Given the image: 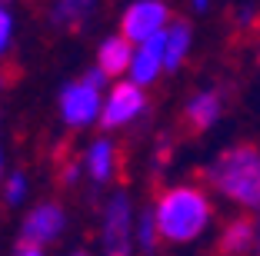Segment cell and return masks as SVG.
Masks as SVG:
<instances>
[{
  "label": "cell",
  "mask_w": 260,
  "mask_h": 256,
  "mask_svg": "<svg viewBox=\"0 0 260 256\" xmlns=\"http://www.w3.org/2000/svg\"><path fill=\"white\" fill-rule=\"evenodd\" d=\"M190 44H193L190 23L174 20L167 30H164V63H167V70H177L180 63L187 60V53H190Z\"/></svg>",
  "instance_id": "cell-13"
},
{
  "label": "cell",
  "mask_w": 260,
  "mask_h": 256,
  "mask_svg": "<svg viewBox=\"0 0 260 256\" xmlns=\"http://www.w3.org/2000/svg\"><path fill=\"white\" fill-rule=\"evenodd\" d=\"M14 30H17L14 14H10L7 4H0V60H4V53H7L10 44H14Z\"/></svg>",
  "instance_id": "cell-17"
},
{
  "label": "cell",
  "mask_w": 260,
  "mask_h": 256,
  "mask_svg": "<svg viewBox=\"0 0 260 256\" xmlns=\"http://www.w3.org/2000/svg\"><path fill=\"white\" fill-rule=\"evenodd\" d=\"M0 4H10V0H0Z\"/></svg>",
  "instance_id": "cell-27"
},
{
  "label": "cell",
  "mask_w": 260,
  "mask_h": 256,
  "mask_svg": "<svg viewBox=\"0 0 260 256\" xmlns=\"http://www.w3.org/2000/svg\"><path fill=\"white\" fill-rule=\"evenodd\" d=\"M220 113H223V93L220 90H200V93H193V97L187 100L184 120H187V127H190L193 133H204V130H210L217 120H220Z\"/></svg>",
  "instance_id": "cell-10"
},
{
  "label": "cell",
  "mask_w": 260,
  "mask_h": 256,
  "mask_svg": "<svg viewBox=\"0 0 260 256\" xmlns=\"http://www.w3.org/2000/svg\"><path fill=\"white\" fill-rule=\"evenodd\" d=\"M67 230V213L60 203H37L27 210L20 223V243L27 246H47V243L60 240V233Z\"/></svg>",
  "instance_id": "cell-7"
},
{
  "label": "cell",
  "mask_w": 260,
  "mask_h": 256,
  "mask_svg": "<svg viewBox=\"0 0 260 256\" xmlns=\"http://www.w3.org/2000/svg\"><path fill=\"white\" fill-rule=\"evenodd\" d=\"M200 183L240 210H260V147L237 143L200 170Z\"/></svg>",
  "instance_id": "cell-1"
},
{
  "label": "cell",
  "mask_w": 260,
  "mask_h": 256,
  "mask_svg": "<svg viewBox=\"0 0 260 256\" xmlns=\"http://www.w3.org/2000/svg\"><path fill=\"white\" fill-rule=\"evenodd\" d=\"M170 27V7L164 0H134L120 17V33L130 44H147Z\"/></svg>",
  "instance_id": "cell-4"
},
{
  "label": "cell",
  "mask_w": 260,
  "mask_h": 256,
  "mask_svg": "<svg viewBox=\"0 0 260 256\" xmlns=\"http://www.w3.org/2000/svg\"><path fill=\"white\" fill-rule=\"evenodd\" d=\"M253 223H257V256H260V210H257V220H253Z\"/></svg>",
  "instance_id": "cell-22"
},
{
  "label": "cell",
  "mask_w": 260,
  "mask_h": 256,
  "mask_svg": "<svg viewBox=\"0 0 260 256\" xmlns=\"http://www.w3.org/2000/svg\"><path fill=\"white\" fill-rule=\"evenodd\" d=\"M27 193H30V180H27V173H20V170L7 173L4 183H0V196H4L7 206H20L23 200H27Z\"/></svg>",
  "instance_id": "cell-16"
},
{
  "label": "cell",
  "mask_w": 260,
  "mask_h": 256,
  "mask_svg": "<svg viewBox=\"0 0 260 256\" xmlns=\"http://www.w3.org/2000/svg\"><path fill=\"white\" fill-rule=\"evenodd\" d=\"M100 110H104V97H100L97 87L80 77V80H70L60 90V120L70 130H84L90 123H100Z\"/></svg>",
  "instance_id": "cell-6"
},
{
  "label": "cell",
  "mask_w": 260,
  "mask_h": 256,
  "mask_svg": "<svg viewBox=\"0 0 260 256\" xmlns=\"http://www.w3.org/2000/svg\"><path fill=\"white\" fill-rule=\"evenodd\" d=\"M93 10H97V0H54L50 23L60 30H74V27H84Z\"/></svg>",
  "instance_id": "cell-14"
},
{
  "label": "cell",
  "mask_w": 260,
  "mask_h": 256,
  "mask_svg": "<svg viewBox=\"0 0 260 256\" xmlns=\"http://www.w3.org/2000/svg\"><path fill=\"white\" fill-rule=\"evenodd\" d=\"M160 74H167V63H164V33L160 37L147 40V44L134 47V60H130V83L147 87L153 83Z\"/></svg>",
  "instance_id": "cell-9"
},
{
  "label": "cell",
  "mask_w": 260,
  "mask_h": 256,
  "mask_svg": "<svg viewBox=\"0 0 260 256\" xmlns=\"http://www.w3.org/2000/svg\"><path fill=\"white\" fill-rule=\"evenodd\" d=\"M70 256H87V253H84V249H77V253H70Z\"/></svg>",
  "instance_id": "cell-24"
},
{
  "label": "cell",
  "mask_w": 260,
  "mask_h": 256,
  "mask_svg": "<svg viewBox=\"0 0 260 256\" xmlns=\"http://www.w3.org/2000/svg\"><path fill=\"white\" fill-rule=\"evenodd\" d=\"M14 256H44V246H27V243H20Z\"/></svg>",
  "instance_id": "cell-19"
},
{
  "label": "cell",
  "mask_w": 260,
  "mask_h": 256,
  "mask_svg": "<svg viewBox=\"0 0 260 256\" xmlns=\"http://www.w3.org/2000/svg\"><path fill=\"white\" fill-rule=\"evenodd\" d=\"M130 60H134V44H130L123 33H114V37H104L97 47V67L107 77H120L130 74Z\"/></svg>",
  "instance_id": "cell-12"
},
{
  "label": "cell",
  "mask_w": 260,
  "mask_h": 256,
  "mask_svg": "<svg viewBox=\"0 0 260 256\" xmlns=\"http://www.w3.org/2000/svg\"><path fill=\"white\" fill-rule=\"evenodd\" d=\"M134 236H137V246L144 253H153L157 243H160V230H157V216H153V206L144 210L137 216V226H134Z\"/></svg>",
  "instance_id": "cell-15"
},
{
  "label": "cell",
  "mask_w": 260,
  "mask_h": 256,
  "mask_svg": "<svg viewBox=\"0 0 260 256\" xmlns=\"http://www.w3.org/2000/svg\"><path fill=\"white\" fill-rule=\"evenodd\" d=\"M84 173L90 176L93 183H110L114 180V173H117V147H114V140L110 136H97L90 147L84 150Z\"/></svg>",
  "instance_id": "cell-11"
},
{
  "label": "cell",
  "mask_w": 260,
  "mask_h": 256,
  "mask_svg": "<svg viewBox=\"0 0 260 256\" xmlns=\"http://www.w3.org/2000/svg\"><path fill=\"white\" fill-rule=\"evenodd\" d=\"M193 4V10H207V4H210V0H190Z\"/></svg>",
  "instance_id": "cell-21"
},
{
  "label": "cell",
  "mask_w": 260,
  "mask_h": 256,
  "mask_svg": "<svg viewBox=\"0 0 260 256\" xmlns=\"http://www.w3.org/2000/svg\"><path fill=\"white\" fill-rule=\"evenodd\" d=\"M144 113H147V93H144V87L123 80V83H114L110 93L104 97L100 127H104V130H120V127L137 123Z\"/></svg>",
  "instance_id": "cell-5"
},
{
  "label": "cell",
  "mask_w": 260,
  "mask_h": 256,
  "mask_svg": "<svg viewBox=\"0 0 260 256\" xmlns=\"http://www.w3.org/2000/svg\"><path fill=\"white\" fill-rule=\"evenodd\" d=\"M220 256H250L257 253V223L250 216H230L217 236Z\"/></svg>",
  "instance_id": "cell-8"
},
{
  "label": "cell",
  "mask_w": 260,
  "mask_h": 256,
  "mask_svg": "<svg viewBox=\"0 0 260 256\" xmlns=\"http://www.w3.org/2000/svg\"><path fill=\"white\" fill-rule=\"evenodd\" d=\"M153 216H157V230L160 240L167 243H193L207 233V226L214 220V203L207 196L204 187L197 183H177L160 193V200L153 203Z\"/></svg>",
  "instance_id": "cell-2"
},
{
  "label": "cell",
  "mask_w": 260,
  "mask_h": 256,
  "mask_svg": "<svg viewBox=\"0 0 260 256\" xmlns=\"http://www.w3.org/2000/svg\"><path fill=\"white\" fill-rule=\"evenodd\" d=\"M4 176L7 173H4V147H0V183H4Z\"/></svg>",
  "instance_id": "cell-23"
},
{
  "label": "cell",
  "mask_w": 260,
  "mask_h": 256,
  "mask_svg": "<svg viewBox=\"0 0 260 256\" xmlns=\"http://www.w3.org/2000/svg\"><path fill=\"white\" fill-rule=\"evenodd\" d=\"M134 206H130V196L123 190H114L104 203L100 213V243H104V256H130L137 246V236H134Z\"/></svg>",
  "instance_id": "cell-3"
},
{
  "label": "cell",
  "mask_w": 260,
  "mask_h": 256,
  "mask_svg": "<svg viewBox=\"0 0 260 256\" xmlns=\"http://www.w3.org/2000/svg\"><path fill=\"white\" fill-rule=\"evenodd\" d=\"M253 17H257V14H253V7H244V10L237 14V23H240V27H250Z\"/></svg>",
  "instance_id": "cell-20"
},
{
  "label": "cell",
  "mask_w": 260,
  "mask_h": 256,
  "mask_svg": "<svg viewBox=\"0 0 260 256\" xmlns=\"http://www.w3.org/2000/svg\"><path fill=\"white\" fill-rule=\"evenodd\" d=\"M257 60H260V47H257Z\"/></svg>",
  "instance_id": "cell-26"
},
{
  "label": "cell",
  "mask_w": 260,
  "mask_h": 256,
  "mask_svg": "<svg viewBox=\"0 0 260 256\" xmlns=\"http://www.w3.org/2000/svg\"><path fill=\"white\" fill-rule=\"evenodd\" d=\"M84 80L90 83V87H97V90H104V87H107V80H110V77L104 74V70H100V67H90V70H87V74H84Z\"/></svg>",
  "instance_id": "cell-18"
},
{
  "label": "cell",
  "mask_w": 260,
  "mask_h": 256,
  "mask_svg": "<svg viewBox=\"0 0 260 256\" xmlns=\"http://www.w3.org/2000/svg\"><path fill=\"white\" fill-rule=\"evenodd\" d=\"M0 90H4V74H0Z\"/></svg>",
  "instance_id": "cell-25"
}]
</instances>
